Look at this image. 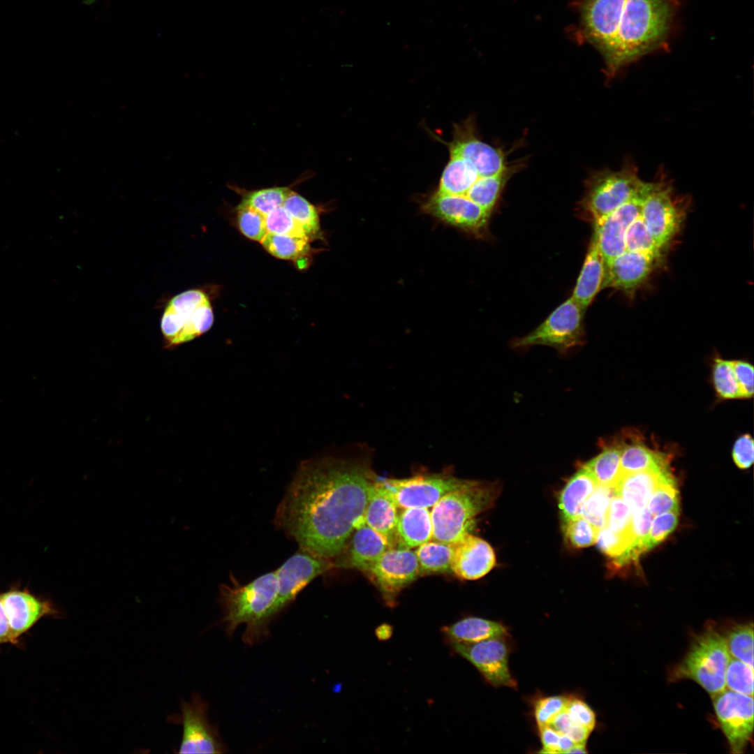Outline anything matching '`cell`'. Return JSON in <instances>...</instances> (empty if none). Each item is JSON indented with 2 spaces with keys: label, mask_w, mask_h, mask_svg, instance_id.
Listing matches in <instances>:
<instances>
[{
  "label": "cell",
  "mask_w": 754,
  "mask_h": 754,
  "mask_svg": "<svg viewBox=\"0 0 754 754\" xmlns=\"http://www.w3.org/2000/svg\"><path fill=\"white\" fill-rule=\"evenodd\" d=\"M683 201L670 179L659 173L643 199L640 216L658 246L663 250L678 232L683 218Z\"/></svg>",
  "instance_id": "cell-8"
},
{
  "label": "cell",
  "mask_w": 754,
  "mask_h": 754,
  "mask_svg": "<svg viewBox=\"0 0 754 754\" xmlns=\"http://www.w3.org/2000/svg\"><path fill=\"white\" fill-rule=\"evenodd\" d=\"M283 207L302 228L309 240L319 238L320 228L318 212L309 201L290 190Z\"/></svg>",
  "instance_id": "cell-33"
},
{
  "label": "cell",
  "mask_w": 754,
  "mask_h": 754,
  "mask_svg": "<svg viewBox=\"0 0 754 754\" xmlns=\"http://www.w3.org/2000/svg\"><path fill=\"white\" fill-rule=\"evenodd\" d=\"M7 643L13 644V641L8 621L0 598V645Z\"/></svg>",
  "instance_id": "cell-55"
},
{
  "label": "cell",
  "mask_w": 754,
  "mask_h": 754,
  "mask_svg": "<svg viewBox=\"0 0 754 754\" xmlns=\"http://www.w3.org/2000/svg\"><path fill=\"white\" fill-rule=\"evenodd\" d=\"M391 548L387 541L376 531L363 524L353 533L347 559L337 563L367 572L378 558Z\"/></svg>",
  "instance_id": "cell-24"
},
{
  "label": "cell",
  "mask_w": 754,
  "mask_h": 754,
  "mask_svg": "<svg viewBox=\"0 0 754 754\" xmlns=\"http://www.w3.org/2000/svg\"><path fill=\"white\" fill-rule=\"evenodd\" d=\"M658 263L649 254L626 250L605 267L602 289L613 288L630 294L648 279Z\"/></svg>",
  "instance_id": "cell-20"
},
{
  "label": "cell",
  "mask_w": 754,
  "mask_h": 754,
  "mask_svg": "<svg viewBox=\"0 0 754 754\" xmlns=\"http://www.w3.org/2000/svg\"><path fill=\"white\" fill-rule=\"evenodd\" d=\"M393 633V627L388 623H382L375 630L376 637L380 641L389 640Z\"/></svg>",
  "instance_id": "cell-57"
},
{
  "label": "cell",
  "mask_w": 754,
  "mask_h": 754,
  "mask_svg": "<svg viewBox=\"0 0 754 754\" xmlns=\"http://www.w3.org/2000/svg\"><path fill=\"white\" fill-rule=\"evenodd\" d=\"M626 250L649 254L660 261L663 250L647 229L640 214L627 229L625 236Z\"/></svg>",
  "instance_id": "cell-38"
},
{
  "label": "cell",
  "mask_w": 754,
  "mask_h": 754,
  "mask_svg": "<svg viewBox=\"0 0 754 754\" xmlns=\"http://www.w3.org/2000/svg\"><path fill=\"white\" fill-rule=\"evenodd\" d=\"M397 508L377 477L369 491L364 522L379 533L391 548L397 545Z\"/></svg>",
  "instance_id": "cell-22"
},
{
  "label": "cell",
  "mask_w": 754,
  "mask_h": 754,
  "mask_svg": "<svg viewBox=\"0 0 754 754\" xmlns=\"http://www.w3.org/2000/svg\"><path fill=\"white\" fill-rule=\"evenodd\" d=\"M646 508L653 516L665 512L679 511V496L674 478L658 485Z\"/></svg>",
  "instance_id": "cell-40"
},
{
  "label": "cell",
  "mask_w": 754,
  "mask_h": 754,
  "mask_svg": "<svg viewBox=\"0 0 754 754\" xmlns=\"http://www.w3.org/2000/svg\"><path fill=\"white\" fill-rule=\"evenodd\" d=\"M454 544L428 541L417 547L415 552L420 575L450 572Z\"/></svg>",
  "instance_id": "cell-31"
},
{
  "label": "cell",
  "mask_w": 754,
  "mask_h": 754,
  "mask_svg": "<svg viewBox=\"0 0 754 754\" xmlns=\"http://www.w3.org/2000/svg\"><path fill=\"white\" fill-rule=\"evenodd\" d=\"M441 631L449 642L457 643H475L510 636L507 628L501 623L476 616L466 617L443 626Z\"/></svg>",
  "instance_id": "cell-26"
},
{
  "label": "cell",
  "mask_w": 754,
  "mask_h": 754,
  "mask_svg": "<svg viewBox=\"0 0 754 754\" xmlns=\"http://www.w3.org/2000/svg\"><path fill=\"white\" fill-rule=\"evenodd\" d=\"M673 476L669 470L649 469L622 475L615 487V495L621 497L632 512L646 508L658 485Z\"/></svg>",
  "instance_id": "cell-23"
},
{
  "label": "cell",
  "mask_w": 754,
  "mask_h": 754,
  "mask_svg": "<svg viewBox=\"0 0 754 754\" xmlns=\"http://www.w3.org/2000/svg\"><path fill=\"white\" fill-rule=\"evenodd\" d=\"M604 275V260L593 237L571 296L585 311L602 289Z\"/></svg>",
  "instance_id": "cell-25"
},
{
  "label": "cell",
  "mask_w": 754,
  "mask_h": 754,
  "mask_svg": "<svg viewBox=\"0 0 754 754\" xmlns=\"http://www.w3.org/2000/svg\"><path fill=\"white\" fill-rule=\"evenodd\" d=\"M495 564L493 548L482 538L469 533L454 544L451 571L461 579H480L491 571Z\"/></svg>",
  "instance_id": "cell-21"
},
{
  "label": "cell",
  "mask_w": 754,
  "mask_h": 754,
  "mask_svg": "<svg viewBox=\"0 0 754 754\" xmlns=\"http://www.w3.org/2000/svg\"><path fill=\"white\" fill-rule=\"evenodd\" d=\"M653 517L646 508L633 512L630 531L634 540V549L640 554L649 550L647 538Z\"/></svg>",
  "instance_id": "cell-49"
},
{
  "label": "cell",
  "mask_w": 754,
  "mask_h": 754,
  "mask_svg": "<svg viewBox=\"0 0 754 754\" xmlns=\"http://www.w3.org/2000/svg\"><path fill=\"white\" fill-rule=\"evenodd\" d=\"M621 446H606L599 454L584 465L598 485L615 487L621 476Z\"/></svg>",
  "instance_id": "cell-32"
},
{
  "label": "cell",
  "mask_w": 754,
  "mask_h": 754,
  "mask_svg": "<svg viewBox=\"0 0 754 754\" xmlns=\"http://www.w3.org/2000/svg\"><path fill=\"white\" fill-rule=\"evenodd\" d=\"M598 530L582 516L564 522L566 539L574 547L583 548L593 545Z\"/></svg>",
  "instance_id": "cell-44"
},
{
  "label": "cell",
  "mask_w": 754,
  "mask_h": 754,
  "mask_svg": "<svg viewBox=\"0 0 754 754\" xmlns=\"http://www.w3.org/2000/svg\"><path fill=\"white\" fill-rule=\"evenodd\" d=\"M398 508H432L443 496L466 485L470 480L448 473H423L406 478L378 477Z\"/></svg>",
  "instance_id": "cell-10"
},
{
  "label": "cell",
  "mask_w": 754,
  "mask_h": 754,
  "mask_svg": "<svg viewBox=\"0 0 754 754\" xmlns=\"http://www.w3.org/2000/svg\"><path fill=\"white\" fill-rule=\"evenodd\" d=\"M498 492L496 484L470 480L443 496L430 512L432 538L449 544L458 542L469 533L475 517L492 505Z\"/></svg>",
  "instance_id": "cell-4"
},
{
  "label": "cell",
  "mask_w": 754,
  "mask_h": 754,
  "mask_svg": "<svg viewBox=\"0 0 754 754\" xmlns=\"http://www.w3.org/2000/svg\"><path fill=\"white\" fill-rule=\"evenodd\" d=\"M570 696L552 695L539 698L534 705V716L539 727L549 725L552 718L566 707Z\"/></svg>",
  "instance_id": "cell-48"
},
{
  "label": "cell",
  "mask_w": 754,
  "mask_h": 754,
  "mask_svg": "<svg viewBox=\"0 0 754 754\" xmlns=\"http://www.w3.org/2000/svg\"><path fill=\"white\" fill-rule=\"evenodd\" d=\"M291 189L286 186L262 188L245 193L241 203L246 205L265 216L272 210L283 206Z\"/></svg>",
  "instance_id": "cell-39"
},
{
  "label": "cell",
  "mask_w": 754,
  "mask_h": 754,
  "mask_svg": "<svg viewBox=\"0 0 754 754\" xmlns=\"http://www.w3.org/2000/svg\"><path fill=\"white\" fill-rule=\"evenodd\" d=\"M585 310L571 297L558 306L536 329L513 341L515 348L551 346L566 353L584 342Z\"/></svg>",
  "instance_id": "cell-9"
},
{
  "label": "cell",
  "mask_w": 754,
  "mask_h": 754,
  "mask_svg": "<svg viewBox=\"0 0 754 754\" xmlns=\"http://www.w3.org/2000/svg\"><path fill=\"white\" fill-rule=\"evenodd\" d=\"M713 381L720 397L727 399L742 398L730 361L721 358L715 360Z\"/></svg>",
  "instance_id": "cell-41"
},
{
  "label": "cell",
  "mask_w": 754,
  "mask_h": 754,
  "mask_svg": "<svg viewBox=\"0 0 754 754\" xmlns=\"http://www.w3.org/2000/svg\"><path fill=\"white\" fill-rule=\"evenodd\" d=\"M509 170L489 177H480L466 193L468 199L491 213L509 177Z\"/></svg>",
  "instance_id": "cell-34"
},
{
  "label": "cell",
  "mask_w": 754,
  "mask_h": 754,
  "mask_svg": "<svg viewBox=\"0 0 754 754\" xmlns=\"http://www.w3.org/2000/svg\"><path fill=\"white\" fill-rule=\"evenodd\" d=\"M591 732L589 729L573 723L566 735L575 744H582L586 743Z\"/></svg>",
  "instance_id": "cell-56"
},
{
  "label": "cell",
  "mask_w": 754,
  "mask_h": 754,
  "mask_svg": "<svg viewBox=\"0 0 754 754\" xmlns=\"http://www.w3.org/2000/svg\"><path fill=\"white\" fill-rule=\"evenodd\" d=\"M665 455L640 443L621 447L620 467L621 475L649 469L668 470Z\"/></svg>",
  "instance_id": "cell-30"
},
{
  "label": "cell",
  "mask_w": 754,
  "mask_h": 754,
  "mask_svg": "<svg viewBox=\"0 0 754 754\" xmlns=\"http://www.w3.org/2000/svg\"><path fill=\"white\" fill-rule=\"evenodd\" d=\"M397 535L400 548L411 549L429 541L433 529L428 508H404L398 515Z\"/></svg>",
  "instance_id": "cell-27"
},
{
  "label": "cell",
  "mask_w": 754,
  "mask_h": 754,
  "mask_svg": "<svg viewBox=\"0 0 754 754\" xmlns=\"http://www.w3.org/2000/svg\"><path fill=\"white\" fill-rule=\"evenodd\" d=\"M422 210L441 221L479 235L485 228L490 213L465 195L432 194L422 205Z\"/></svg>",
  "instance_id": "cell-17"
},
{
  "label": "cell",
  "mask_w": 754,
  "mask_h": 754,
  "mask_svg": "<svg viewBox=\"0 0 754 754\" xmlns=\"http://www.w3.org/2000/svg\"><path fill=\"white\" fill-rule=\"evenodd\" d=\"M96 0H84V3L87 6H91L96 2Z\"/></svg>",
  "instance_id": "cell-60"
},
{
  "label": "cell",
  "mask_w": 754,
  "mask_h": 754,
  "mask_svg": "<svg viewBox=\"0 0 754 754\" xmlns=\"http://www.w3.org/2000/svg\"><path fill=\"white\" fill-rule=\"evenodd\" d=\"M448 147L450 155L470 162L480 177L493 176L507 168L502 151L478 138L470 119L454 127L453 139Z\"/></svg>",
  "instance_id": "cell-18"
},
{
  "label": "cell",
  "mask_w": 754,
  "mask_h": 754,
  "mask_svg": "<svg viewBox=\"0 0 754 754\" xmlns=\"http://www.w3.org/2000/svg\"><path fill=\"white\" fill-rule=\"evenodd\" d=\"M633 512L619 496L614 495L609 506L606 526L611 531L623 533L630 529Z\"/></svg>",
  "instance_id": "cell-46"
},
{
  "label": "cell",
  "mask_w": 754,
  "mask_h": 754,
  "mask_svg": "<svg viewBox=\"0 0 754 754\" xmlns=\"http://www.w3.org/2000/svg\"><path fill=\"white\" fill-rule=\"evenodd\" d=\"M367 572L390 605L398 594L420 575L415 553L410 549L400 547L388 549Z\"/></svg>",
  "instance_id": "cell-14"
},
{
  "label": "cell",
  "mask_w": 754,
  "mask_h": 754,
  "mask_svg": "<svg viewBox=\"0 0 754 754\" xmlns=\"http://www.w3.org/2000/svg\"><path fill=\"white\" fill-rule=\"evenodd\" d=\"M731 659L724 636L712 626L698 635L683 660L672 670L671 679H691L712 697L725 688V672Z\"/></svg>",
  "instance_id": "cell-5"
},
{
  "label": "cell",
  "mask_w": 754,
  "mask_h": 754,
  "mask_svg": "<svg viewBox=\"0 0 754 754\" xmlns=\"http://www.w3.org/2000/svg\"><path fill=\"white\" fill-rule=\"evenodd\" d=\"M565 711L572 723L593 731L596 723V714L584 700L575 697H570Z\"/></svg>",
  "instance_id": "cell-50"
},
{
  "label": "cell",
  "mask_w": 754,
  "mask_h": 754,
  "mask_svg": "<svg viewBox=\"0 0 754 754\" xmlns=\"http://www.w3.org/2000/svg\"><path fill=\"white\" fill-rule=\"evenodd\" d=\"M208 704L197 693L181 701L183 735L179 753H222L226 751L216 726L207 718Z\"/></svg>",
  "instance_id": "cell-15"
},
{
  "label": "cell",
  "mask_w": 754,
  "mask_h": 754,
  "mask_svg": "<svg viewBox=\"0 0 754 754\" xmlns=\"http://www.w3.org/2000/svg\"><path fill=\"white\" fill-rule=\"evenodd\" d=\"M265 224L267 233L300 237L309 239L302 228L283 206L277 207L265 216Z\"/></svg>",
  "instance_id": "cell-45"
},
{
  "label": "cell",
  "mask_w": 754,
  "mask_h": 754,
  "mask_svg": "<svg viewBox=\"0 0 754 754\" xmlns=\"http://www.w3.org/2000/svg\"><path fill=\"white\" fill-rule=\"evenodd\" d=\"M675 0H584L581 31L603 56L608 76L664 48L673 26Z\"/></svg>",
  "instance_id": "cell-2"
},
{
  "label": "cell",
  "mask_w": 754,
  "mask_h": 754,
  "mask_svg": "<svg viewBox=\"0 0 754 754\" xmlns=\"http://www.w3.org/2000/svg\"><path fill=\"white\" fill-rule=\"evenodd\" d=\"M508 638H492L475 643L450 642L454 651L470 662L486 681L494 687L516 689L508 663L510 647Z\"/></svg>",
  "instance_id": "cell-12"
},
{
  "label": "cell",
  "mask_w": 754,
  "mask_h": 754,
  "mask_svg": "<svg viewBox=\"0 0 754 754\" xmlns=\"http://www.w3.org/2000/svg\"><path fill=\"white\" fill-rule=\"evenodd\" d=\"M724 637L730 656L753 667V623L732 627Z\"/></svg>",
  "instance_id": "cell-37"
},
{
  "label": "cell",
  "mask_w": 754,
  "mask_h": 754,
  "mask_svg": "<svg viewBox=\"0 0 754 754\" xmlns=\"http://www.w3.org/2000/svg\"><path fill=\"white\" fill-rule=\"evenodd\" d=\"M572 723H573L564 709L552 718L549 723V725L561 734L566 735Z\"/></svg>",
  "instance_id": "cell-54"
},
{
  "label": "cell",
  "mask_w": 754,
  "mask_h": 754,
  "mask_svg": "<svg viewBox=\"0 0 754 754\" xmlns=\"http://www.w3.org/2000/svg\"><path fill=\"white\" fill-rule=\"evenodd\" d=\"M597 485L584 466L570 478L562 489L559 500V507L564 522L582 516L584 505Z\"/></svg>",
  "instance_id": "cell-28"
},
{
  "label": "cell",
  "mask_w": 754,
  "mask_h": 754,
  "mask_svg": "<svg viewBox=\"0 0 754 754\" xmlns=\"http://www.w3.org/2000/svg\"><path fill=\"white\" fill-rule=\"evenodd\" d=\"M753 440L748 434L741 436L732 449L733 460L740 468H748L753 462Z\"/></svg>",
  "instance_id": "cell-52"
},
{
  "label": "cell",
  "mask_w": 754,
  "mask_h": 754,
  "mask_svg": "<svg viewBox=\"0 0 754 754\" xmlns=\"http://www.w3.org/2000/svg\"><path fill=\"white\" fill-rule=\"evenodd\" d=\"M614 495V487L597 485L584 505L582 516L598 530L606 526L609 506Z\"/></svg>",
  "instance_id": "cell-36"
},
{
  "label": "cell",
  "mask_w": 754,
  "mask_h": 754,
  "mask_svg": "<svg viewBox=\"0 0 754 754\" xmlns=\"http://www.w3.org/2000/svg\"><path fill=\"white\" fill-rule=\"evenodd\" d=\"M14 644L42 618L59 614L52 603L28 590L12 589L0 594Z\"/></svg>",
  "instance_id": "cell-19"
},
{
  "label": "cell",
  "mask_w": 754,
  "mask_h": 754,
  "mask_svg": "<svg viewBox=\"0 0 754 754\" xmlns=\"http://www.w3.org/2000/svg\"><path fill=\"white\" fill-rule=\"evenodd\" d=\"M575 744V743L570 737L561 734L559 741V753H566Z\"/></svg>",
  "instance_id": "cell-58"
},
{
  "label": "cell",
  "mask_w": 754,
  "mask_h": 754,
  "mask_svg": "<svg viewBox=\"0 0 754 754\" xmlns=\"http://www.w3.org/2000/svg\"><path fill=\"white\" fill-rule=\"evenodd\" d=\"M646 184L631 162L617 171L598 172L590 181L583 207L594 223L639 195Z\"/></svg>",
  "instance_id": "cell-7"
},
{
  "label": "cell",
  "mask_w": 754,
  "mask_h": 754,
  "mask_svg": "<svg viewBox=\"0 0 754 754\" xmlns=\"http://www.w3.org/2000/svg\"><path fill=\"white\" fill-rule=\"evenodd\" d=\"M587 753L586 743L575 744L566 753Z\"/></svg>",
  "instance_id": "cell-59"
},
{
  "label": "cell",
  "mask_w": 754,
  "mask_h": 754,
  "mask_svg": "<svg viewBox=\"0 0 754 754\" xmlns=\"http://www.w3.org/2000/svg\"><path fill=\"white\" fill-rule=\"evenodd\" d=\"M213 322L212 308L203 291L188 290L175 295L161 320L165 348L173 349L195 339L209 330Z\"/></svg>",
  "instance_id": "cell-6"
},
{
  "label": "cell",
  "mask_w": 754,
  "mask_h": 754,
  "mask_svg": "<svg viewBox=\"0 0 754 754\" xmlns=\"http://www.w3.org/2000/svg\"><path fill=\"white\" fill-rule=\"evenodd\" d=\"M542 753H559V741L561 734L549 725L539 727Z\"/></svg>",
  "instance_id": "cell-53"
},
{
  "label": "cell",
  "mask_w": 754,
  "mask_h": 754,
  "mask_svg": "<svg viewBox=\"0 0 754 754\" xmlns=\"http://www.w3.org/2000/svg\"><path fill=\"white\" fill-rule=\"evenodd\" d=\"M711 698L731 752L743 753L753 737V697L725 688Z\"/></svg>",
  "instance_id": "cell-11"
},
{
  "label": "cell",
  "mask_w": 754,
  "mask_h": 754,
  "mask_svg": "<svg viewBox=\"0 0 754 754\" xmlns=\"http://www.w3.org/2000/svg\"><path fill=\"white\" fill-rule=\"evenodd\" d=\"M334 566V563L329 559L300 548L275 570L277 596L274 614L294 600L312 580Z\"/></svg>",
  "instance_id": "cell-13"
},
{
  "label": "cell",
  "mask_w": 754,
  "mask_h": 754,
  "mask_svg": "<svg viewBox=\"0 0 754 754\" xmlns=\"http://www.w3.org/2000/svg\"><path fill=\"white\" fill-rule=\"evenodd\" d=\"M730 362L739 387L741 397L748 398L752 397L754 391L753 366L748 362L740 360Z\"/></svg>",
  "instance_id": "cell-51"
},
{
  "label": "cell",
  "mask_w": 754,
  "mask_h": 754,
  "mask_svg": "<svg viewBox=\"0 0 754 754\" xmlns=\"http://www.w3.org/2000/svg\"><path fill=\"white\" fill-rule=\"evenodd\" d=\"M237 222L241 232L251 240L261 242L267 233L265 216L241 202L237 207Z\"/></svg>",
  "instance_id": "cell-43"
},
{
  "label": "cell",
  "mask_w": 754,
  "mask_h": 754,
  "mask_svg": "<svg viewBox=\"0 0 754 754\" xmlns=\"http://www.w3.org/2000/svg\"><path fill=\"white\" fill-rule=\"evenodd\" d=\"M679 511L665 512L653 518L647 538V547L650 549L671 533L677 527Z\"/></svg>",
  "instance_id": "cell-47"
},
{
  "label": "cell",
  "mask_w": 754,
  "mask_h": 754,
  "mask_svg": "<svg viewBox=\"0 0 754 754\" xmlns=\"http://www.w3.org/2000/svg\"><path fill=\"white\" fill-rule=\"evenodd\" d=\"M309 242L304 237L267 233L260 243L269 253L277 258L297 260L309 253Z\"/></svg>",
  "instance_id": "cell-35"
},
{
  "label": "cell",
  "mask_w": 754,
  "mask_h": 754,
  "mask_svg": "<svg viewBox=\"0 0 754 754\" xmlns=\"http://www.w3.org/2000/svg\"><path fill=\"white\" fill-rule=\"evenodd\" d=\"M727 689L753 697V667L732 658L725 672Z\"/></svg>",
  "instance_id": "cell-42"
},
{
  "label": "cell",
  "mask_w": 754,
  "mask_h": 754,
  "mask_svg": "<svg viewBox=\"0 0 754 754\" xmlns=\"http://www.w3.org/2000/svg\"><path fill=\"white\" fill-rule=\"evenodd\" d=\"M650 184L651 182H646L639 195L594 223L593 237L603 256L605 267L614 258L626 251L625 236L627 229L640 216L642 203Z\"/></svg>",
  "instance_id": "cell-16"
},
{
  "label": "cell",
  "mask_w": 754,
  "mask_h": 754,
  "mask_svg": "<svg viewBox=\"0 0 754 754\" xmlns=\"http://www.w3.org/2000/svg\"><path fill=\"white\" fill-rule=\"evenodd\" d=\"M377 476L368 452L302 462L279 505L275 524L300 548L326 559L341 555L364 522Z\"/></svg>",
  "instance_id": "cell-1"
},
{
  "label": "cell",
  "mask_w": 754,
  "mask_h": 754,
  "mask_svg": "<svg viewBox=\"0 0 754 754\" xmlns=\"http://www.w3.org/2000/svg\"><path fill=\"white\" fill-rule=\"evenodd\" d=\"M277 596L275 571H272L242 585L232 581V585L220 586V601L224 610L222 621L227 633L231 635L242 624L246 625L242 639L253 645L268 635V623L275 615L274 607Z\"/></svg>",
  "instance_id": "cell-3"
},
{
  "label": "cell",
  "mask_w": 754,
  "mask_h": 754,
  "mask_svg": "<svg viewBox=\"0 0 754 754\" xmlns=\"http://www.w3.org/2000/svg\"><path fill=\"white\" fill-rule=\"evenodd\" d=\"M480 177L475 167L458 156L450 155L438 185V192L465 195L472 185Z\"/></svg>",
  "instance_id": "cell-29"
}]
</instances>
